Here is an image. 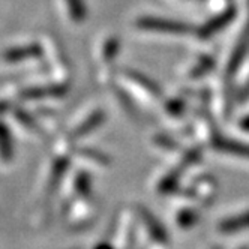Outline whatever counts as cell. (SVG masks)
<instances>
[{"label": "cell", "mask_w": 249, "mask_h": 249, "mask_svg": "<svg viewBox=\"0 0 249 249\" xmlns=\"http://www.w3.org/2000/svg\"><path fill=\"white\" fill-rule=\"evenodd\" d=\"M69 86L65 83H53V84H45V86H30L24 87L18 92V96L24 101H38L44 99L48 96L53 98H62L68 93Z\"/></svg>", "instance_id": "obj_1"}, {"label": "cell", "mask_w": 249, "mask_h": 249, "mask_svg": "<svg viewBox=\"0 0 249 249\" xmlns=\"http://www.w3.org/2000/svg\"><path fill=\"white\" fill-rule=\"evenodd\" d=\"M117 50H119V41L116 38H108L102 45V57L105 60H113L114 56L117 54Z\"/></svg>", "instance_id": "obj_12"}, {"label": "cell", "mask_w": 249, "mask_h": 249, "mask_svg": "<svg viewBox=\"0 0 249 249\" xmlns=\"http://www.w3.org/2000/svg\"><path fill=\"white\" fill-rule=\"evenodd\" d=\"M6 110H8V105H6L5 102H0V114L5 113Z\"/></svg>", "instance_id": "obj_15"}, {"label": "cell", "mask_w": 249, "mask_h": 249, "mask_svg": "<svg viewBox=\"0 0 249 249\" xmlns=\"http://www.w3.org/2000/svg\"><path fill=\"white\" fill-rule=\"evenodd\" d=\"M216 149L218 150H222V152H227V153H233V155H243V156H248L249 158V146H245V144H239V143H234V141H228V140H224V138H219L216 141Z\"/></svg>", "instance_id": "obj_9"}, {"label": "cell", "mask_w": 249, "mask_h": 249, "mask_svg": "<svg viewBox=\"0 0 249 249\" xmlns=\"http://www.w3.org/2000/svg\"><path fill=\"white\" fill-rule=\"evenodd\" d=\"M231 18H233V11H228L222 15H219L218 18L212 20L209 24H206L201 30V36H210V35L216 33L219 29H222Z\"/></svg>", "instance_id": "obj_10"}, {"label": "cell", "mask_w": 249, "mask_h": 249, "mask_svg": "<svg viewBox=\"0 0 249 249\" xmlns=\"http://www.w3.org/2000/svg\"><path fill=\"white\" fill-rule=\"evenodd\" d=\"M44 53V48L38 42H29V44H21V45H15L9 47L3 53V59L8 63H18L23 60L29 59H39Z\"/></svg>", "instance_id": "obj_2"}, {"label": "cell", "mask_w": 249, "mask_h": 249, "mask_svg": "<svg viewBox=\"0 0 249 249\" xmlns=\"http://www.w3.org/2000/svg\"><path fill=\"white\" fill-rule=\"evenodd\" d=\"M66 3V11L69 18L74 23H81L86 20L87 17V8L84 0H65Z\"/></svg>", "instance_id": "obj_7"}, {"label": "cell", "mask_w": 249, "mask_h": 249, "mask_svg": "<svg viewBox=\"0 0 249 249\" xmlns=\"http://www.w3.org/2000/svg\"><path fill=\"white\" fill-rule=\"evenodd\" d=\"M14 117L18 120V123L21 124L23 128L32 131V132H36V134H42V129L39 126V123L36 122V119H35L30 113H27L26 110L23 108H15L14 110Z\"/></svg>", "instance_id": "obj_8"}, {"label": "cell", "mask_w": 249, "mask_h": 249, "mask_svg": "<svg viewBox=\"0 0 249 249\" xmlns=\"http://www.w3.org/2000/svg\"><path fill=\"white\" fill-rule=\"evenodd\" d=\"M14 158V141L8 124L0 120V161L9 164Z\"/></svg>", "instance_id": "obj_5"}, {"label": "cell", "mask_w": 249, "mask_h": 249, "mask_svg": "<svg viewBox=\"0 0 249 249\" xmlns=\"http://www.w3.org/2000/svg\"><path fill=\"white\" fill-rule=\"evenodd\" d=\"M219 228L222 230V233H237L239 230L249 228V212L240 213L237 216L228 218L227 221L221 222Z\"/></svg>", "instance_id": "obj_6"}, {"label": "cell", "mask_w": 249, "mask_h": 249, "mask_svg": "<svg viewBox=\"0 0 249 249\" xmlns=\"http://www.w3.org/2000/svg\"><path fill=\"white\" fill-rule=\"evenodd\" d=\"M242 128H243V129H246V131H249V117H248V119H245V120L242 122Z\"/></svg>", "instance_id": "obj_14"}, {"label": "cell", "mask_w": 249, "mask_h": 249, "mask_svg": "<svg viewBox=\"0 0 249 249\" xmlns=\"http://www.w3.org/2000/svg\"><path fill=\"white\" fill-rule=\"evenodd\" d=\"M104 113L102 110H96L93 111L89 117H86L77 128H74L71 131V138L72 140H78V138H83L86 137L89 132H92L93 129H96L98 126H101V123L104 122Z\"/></svg>", "instance_id": "obj_4"}, {"label": "cell", "mask_w": 249, "mask_h": 249, "mask_svg": "<svg viewBox=\"0 0 249 249\" xmlns=\"http://www.w3.org/2000/svg\"><path fill=\"white\" fill-rule=\"evenodd\" d=\"M146 216V224H149V225H156L155 224V218H152L150 215H149V213H147V215H144ZM152 236L155 237V239H159V240H165V233H164V228L161 227V225H159V227H155V231H152Z\"/></svg>", "instance_id": "obj_13"}, {"label": "cell", "mask_w": 249, "mask_h": 249, "mask_svg": "<svg viewBox=\"0 0 249 249\" xmlns=\"http://www.w3.org/2000/svg\"><path fill=\"white\" fill-rule=\"evenodd\" d=\"M90 177L86 173H78V176L75 177V191L77 194H80L81 197H89L90 195Z\"/></svg>", "instance_id": "obj_11"}, {"label": "cell", "mask_w": 249, "mask_h": 249, "mask_svg": "<svg viewBox=\"0 0 249 249\" xmlns=\"http://www.w3.org/2000/svg\"><path fill=\"white\" fill-rule=\"evenodd\" d=\"M137 26H138V29L164 32V33H185V32H188V26H185L179 21H171V20H164V18H152V17L140 18L137 21Z\"/></svg>", "instance_id": "obj_3"}]
</instances>
